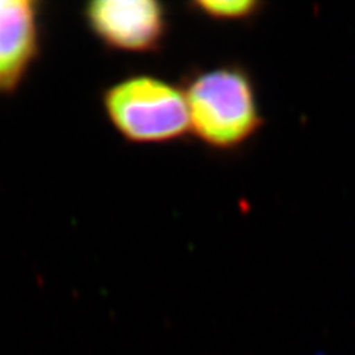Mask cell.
<instances>
[{"instance_id":"cell-1","label":"cell","mask_w":355,"mask_h":355,"mask_svg":"<svg viewBox=\"0 0 355 355\" xmlns=\"http://www.w3.org/2000/svg\"><path fill=\"white\" fill-rule=\"evenodd\" d=\"M182 89L190 133L210 148H240L262 128L254 82L249 71L237 64L200 70L191 74Z\"/></svg>"},{"instance_id":"cell-2","label":"cell","mask_w":355,"mask_h":355,"mask_svg":"<svg viewBox=\"0 0 355 355\" xmlns=\"http://www.w3.org/2000/svg\"><path fill=\"white\" fill-rule=\"evenodd\" d=\"M103 107L113 128L133 144H166L190 133L184 89L151 74H132L110 85Z\"/></svg>"},{"instance_id":"cell-3","label":"cell","mask_w":355,"mask_h":355,"mask_svg":"<svg viewBox=\"0 0 355 355\" xmlns=\"http://www.w3.org/2000/svg\"><path fill=\"white\" fill-rule=\"evenodd\" d=\"M83 19L104 46L130 53L157 51L169 28L168 9L155 0H94Z\"/></svg>"},{"instance_id":"cell-4","label":"cell","mask_w":355,"mask_h":355,"mask_svg":"<svg viewBox=\"0 0 355 355\" xmlns=\"http://www.w3.org/2000/svg\"><path fill=\"white\" fill-rule=\"evenodd\" d=\"M40 49V10L33 0H0V94L22 83Z\"/></svg>"},{"instance_id":"cell-5","label":"cell","mask_w":355,"mask_h":355,"mask_svg":"<svg viewBox=\"0 0 355 355\" xmlns=\"http://www.w3.org/2000/svg\"><path fill=\"white\" fill-rule=\"evenodd\" d=\"M190 8L215 21H246L259 14L262 3L257 0H197Z\"/></svg>"}]
</instances>
